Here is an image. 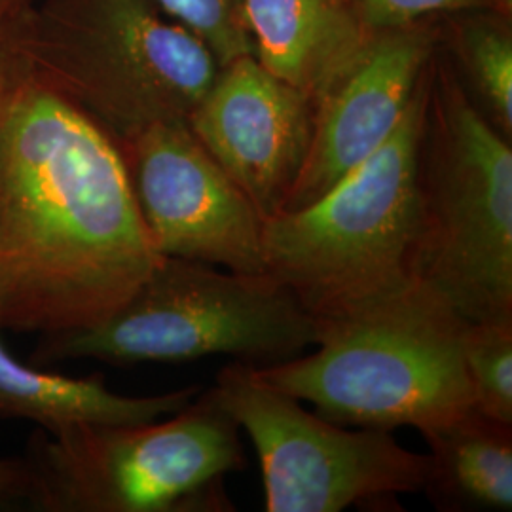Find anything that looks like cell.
Masks as SVG:
<instances>
[{
    "mask_svg": "<svg viewBox=\"0 0 512 512\" xmlns=\"http://www.w3.org/2000/svg\"><path fill=\"white\" fill-rule=\"evenodd\" d=\"M160 260L116 141L18 61L0 112V330L93 327Z\"/></svg>",
    "mask_w": 512,
    "mask_h": 512,
    "instance_id": "cell-1",
    "label": "cell"
},
{
    "mask_svg": "<svg viewBox=\"0 0 512 512\" xmlns=\"http://www.w3.org/2000/svg\"><path fill=\"white\" fill-rule=\"evenodd\" d=\"M469 321L420 279L317 325L315 351L253 366L256 376L325 420L421 435L473 408L463 361Z\"/></svg>",
    "mask_w": 512,
    "mask_h": 512,
    "instance_id": "cell-2",
    "label": "cell"
},
{
    "mask_svg": "<svg viewBox=\"0 0 512 512\" xmlns=\"http://www.w3.org/2000/svg\"><path fill=\"white\" fill-rule=\"evenodd\" d=\"M6 29L19 63L114 141L186 122L220 71L154 0H31Z\"/></svg>",
    "mask_w": 512,
    "mask_h": 512,
    "instance_id": "cell-3",
    "label": "cell"
},
{
    "mask_svg": "<svg viewBox=\"0 0 512 512\" xmlns=\"http://www.w3.org/2000/svg\"><path fill=\"white\" fill-rule=\"evenodd\" d=\"M427 92L429 65L382 147L319 200L262 220L264 272L315 327L418 279L416 175Z\"/></svg>",
    "mask_w": 512,
    "mask_h": 512,
    "instance_id": "cell-4",
    "label": "cell"
},
{
    "mask_svg": "<svg viewBox=\"0 0 512 512\" xmlns=\"http://www.w3.org/2000/svg\"><path fill=\"white\" fill-rule=\"evenodd\" d=\"M416 277L469 323L512 321L511 139L437 48L418 150Z\"/></svg>",
    "mask_w": 512,
    "mask_h": 512,
    "instance_id": "cell-5",
    "label": "cell"
},
{
    "mask_svg": "<svg viewBox=\"0 0 512 512\" xmlns=\"http://www.w3.org/2000/svg\"><path fill=\"white\" fill-rule=\"evenodd\" d=\"M315 342L310 313L272 275L162 256L141 287L105 321L42 336L35 363L95 359L135 365L230 355L266 366L298 357Z\"/></svg>",
    "mask_w": 512,
    "mask_h": 512,
    "instance_id": "cell-6",
    "label": "cell"
},
{
    "mask_svg": "<svg viewBox=\"0 0 512 512\" xmlns=\"http://www.w3.org/2000/svg\"><path fill=\"white\" fill-rule=\"evenodd\" d=\"M25 499L48 512L232 511L239 427L211 387L167 420L80 425L31 439Z\"/></svg>",
    "mask_w": 512,
    "mask_h": 512,
    "instance_id": "cell-7",
    "label": "cell"
},
{
    "mask_svg": "<svg viewBox=\"0 0 512 512\" xmlns=\"http://www.w3.org/2000/svg\"><path fill=\"white\" fill-rule=\"evenodd\" d=\"M211 391L255 446L268 512L399 511L403 495L423 490L427 454L391 431L348 429L308 412L253 365L224 366Z\"/></svg>",
    "mask_w": 512,
    "mask_h": 512,
    "instance_id": "cell-8",
    "label": "cell"
},
{
    "mask_svg": "<svg viewBox=\"0 0 512 512\" xmlns=\"http://www.w3.org/2000/svg\"><path fill=\"white\" fill-rule=\"evenodd\" d=\"M116 145L160 256L262 274V217L186 122L139 129Z\"/></svg>",
    "mask_w": 512,
    "mask_h": 512,
    "instance_id": "cell-9",
    "label": "cell"
},
{
    "mask_svg": "<svg viewBox=\"0 0 512 512\" xmlns=\"http://www.w3.org/2000/svg\"><path fill=\"white\" fill-rule=\"evenodd\" d=\"M439 42L440 18L366 35L348 65L313 99L310 148L283 211L319 200L384 145Z\"/></svg>",
    "mask_w": 512,
    "mask_h": 512,
    "instance_id": "cell-10",
    "label": "cell"
},
{
    "mask_svg": "<svg viewBox=\"0 0 512 512\" xmlns=\"http://www.w3.org/2000/svg\"><path fill=\"white\" fill-rule=\"evenodd\" d=\"M186 124L262 220L283 211L310 148L306 93L243 55L220 67Z\"/></svg>",
    "mask_w": 512,
    "mask_h": 512,
    "instance_id": "cell-11",
    "label": "cell"
},
{
    "mask_svg": "<svg viewBox=\"0 0 512 512\" xmlns=\"http://www.w3.org/2000/svg\"><path fill=\"white\" fill-rule=\"evenodd\" d=\"M202 385L150 397L110 391L101 376L71 378L18 361L0 330V418L33 421L57 435L80 425H122L162 420L177 414L202 393Z\"/></svg>",
    "mask_w": 512,
    "mask_h": 512,
    "instance_id": "cell-12",
    "label": "cell"
},
{
    "mask_svg": "<svg viewBox=\"0 0 512 512\" xmlns=\"http://www.w3.org/2000/svg\"><path fill=\"white\" fill-rule=\"evenodd\" d=\"M255 57L313 99L357 54L370 31L349 0H243Z\"/></svg>",
    "mask_w": 512,
    "mask_h": 512,
    "instance_id": "cell-13",
    "label": "cell"
},
{
    "mask_svg": "<svg viewBox=\"0 0 512 512\" xmlns=\"http://www.w3.org/2000/svg\"><path fill=\"white\" fill-rule=\"evenodd\" d=\"M431 452L423 494L444 512L512 509V425L471 408L423 433Z\"/></svg>",
    "mask_w": 512,
    "mask_h": 512,
    "instance_id": "cell-14",
    "label": "cell"
},
{
    "mask_svg": "<svg viewBox=\"0 0 512 512\" xmlns=\"http://www.w3.org/2000/svg\"><path fill=\"white\" fill-rule=\"evenodd\" d=\"M440 42L478 110L512 137L511 14L463 12L440 18Z\"/></svg>",
    "mask_w": 512,
    "mask_h": 512,
    "instance_id": "cell-15",
    "label": "cell"
},
{
    "mask_svg": "<svg viewBox=\"0 0 512 512\" xmlns=\"http://www.w3.org/2000/svg\"><path fill=\"white\" fill-rule=\"evenodd\" d=\"M463 361L473 391V408L512 425V321L469 323Z\"/></svg>",
    "mask_w": 512,
    "mask_h": 512,
    "instance_id": "cell-16",
    "label": "cell"
},
{
    "mask_svg": "<svg viewBox=\"0 0 512 512\" xmlns=\"http://www.w3.org/2000/svg\"><path fill=\"white\" fill-rule=\"evenodd\" d=\"M169 18L179 21L217 57L220 67L255 55L243 0H154Z\"/></svg>",
    "mask_w": 512,
    "mask_h": 512,
    "instance_id": "cell-17",
    "label": "cell"
},
{
    "mask_svg": "<svg viewBox=\"0 0 512 512\" xmlns=\"http://www.w3.org/2000/svg\"><path fill=\"white\" fill-rule=\"evenodd\" d=\"M349 6L366 31L403 27L463 12H501L512 16V0H349Z\"/></svg>",
    "mask_w": 512,
    "mask_h": 512,
    "instance_id": "cell-18",
    "label": "cell"
},
{
    "mask_svg": "<svg viewBox=\"0 0 512 512\" xmlns=\"http://www.w3.org/2000/svg\"><path fill=\"white\" fill-rule=\"evenodd\" d=\"M27 463L25 459L0 458V505L25 497Z\"/></svg>",
    "mask_w": 512,
    "mask_h": 512,
    "instance_id": "cell-19",
    "label": "cell"
},
{
    "mask_svg": "<svg viewBox=\"0 0 512 512\" xmlns=\"http://www.w3.org/2000/svg\"><path fill=\"white\" fill-rule=\"evenodd\" d=\"M16 69H18V59L12 50L6 21H4L0 25V112H2V105H4V99H6V93L12 84Z\"/></svg>",
    "mask_w": 512,
    "mask_h": 512,
    "instance_id": "cell-20",
    "label": "cell"
},
{
    "mask_svg": "<svg viewBox=\"0 0 512 512\" xmlns=\"http://www.w3.org/2000/svg\"><path fill=\"white\" fill-rule=\"evenodd\" d=\"M31 0H0V25L8 19L14 18L23 6H27Z\"/></svg>",
    "mask_w": 512,
    "mask_h": 512,
    "instance_id": "cell-21",
    "label": "cell"
}]
</instances>
